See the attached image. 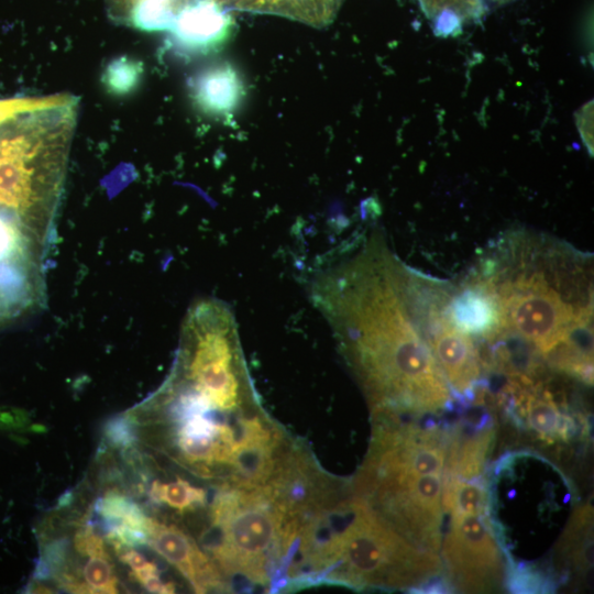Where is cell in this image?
Here are the masks:
<instances>
[{"instance_id": "obj_1", "label": "cell", "mask_w": 594, "mask_h": 594, "mask_svg": "<svg viewBox=\"0 0 594 594\" xmlns=\"http://www.w3.org/2000/svg\"><path fill=\"white\" fill-rule=\"evenodd\" d=\"M441 280L400 261L382 233L318 273L311 298L374 413L420 417L452 404L428 343Z\"/></svg>"}, {"instance_id": "obj_2", "label": "cell", "mask_w": 594, "mask_h": 594, "mask_svg": "<svg viewBox=\"0 0 594 594\" xmlns=\"http://www.w3.org/2000/svg\"><path fill=\"white\" fill-rule=\"evenodd\" d=\"M592 265L590 255L562 241L515 231L492 246L474 273L497 300L502 319L498 337H516L556 370L590 383Z\"/></svg>"}, {"instance_id": "obj_3", "label": "cell", "mask_w": 594, "mask_h": 594, "mask_svg": "<svg viewBox=\"0 0 594 594\" xmlns=\"http://www.w3.org/2000/svg\"><path fill=\"white\" fill-rule=\"evenodd\" d=\"M486 487L510 586L546 588V571L560 566L562 542L579 509L572 483L544 457L519 451L496 463Z\"/></svg>"}, {"instance_id": "obj_4", "label": "cell", "mask_w": 594, "mask_h": 594, "mask_svg": "<svg viewBox=\"0 0 594 594\" xmlns=\"http://www.w3.org/2000/svg\"><path fill=\"white\" fill-rule=\"evenodd\" d=\"M442 572L438 553L408 541L353 493L314 515L302 544L304 584L414 590Z\"/></svg>"}, {"instance_id": "obj_5", "label": "cell", "mask_w": 594, "mask_h": 594, "mask_svg": "<svg viewBox=\"0 0 594 594\" xmlns=\"http://www.w3.org/2000/svg\"><path fill=\"white\" fill-rule=\"evenodd\" d=\"M293 517L288 499L272 481L251 488L226 486L211 507L206 548L233 579L279 588Z\"/></svg>"}, {"instance_id": "obj_6", "label": "cell", "mask_w": 594, "mask_h": 594, "mask_svg": "<svg viewBox=\"0 0 594 594\" xmlns=\"http://www.w3.org/2000/svg\"><path fill=\"white\" fill-rule=\"evenodd\" d=\"M440 553L447 582L462 592L499 588L507 578L506 561L488 512L449 513Z\"/></svg>"}, {"instance_id": "obj_7", "label": "cell", "mask_w": 594, "mask_h": 594, "mask_svg": "<svg viewBox=\"0 0 594 594\" xmlns=\"http://www.w3.org/2000/svg\"><path fill=\"white\" fill-rule=\"evenodd\" d=\"M452 288L433 306L428 323V343L454 396L473 399L482 383V366L474 339L450 320L448 302Z\"/></svg>"}, {"instance_id": "obj_8", "label": "cell", "mask_w": 594, "mask_h": 594, "mask_svg": "<svg viewBox=\"0 0 594 594\" xmlns=\"http://www.w3.org/2000/svg\"><path fill=\"white\" fill-rule=\"evenodd\" d=\"M234 23L227 8L213 0L188 3L168 30L167 44L183 56L208 55L221 48Z\"/></svg>"}, {"instance_id": "obj_9", "label": "cell", "mask_w": 594, "mask_h": 594, "mask_svg": "<svg viewBox=\"0 0 594 594\" xmlns=\"http://www.w3.org/2000/svg\"><path fill=\"white\" fill-rule=\"evenodd\" d=\"M147 543L173 564L198 593L223 590L221 573L195 540L174 525L148 518Z\"/></svg>"}, {"instance_id": "obj_10", "label": "cell", "mask_w": 594, "mask_h": 594, "mask_svg": "<svg viewBox=\"0 0 594 594\" xmlns=\"http://www.w3.org/2000/svg\"><path fill=\"white\" fill-rule=\"evenodd\" d=\"M452 323L472 339H496L502 331L501 311L488 285L473 273L458 289L452 287L448 302Z\"/></svg>"}, {"instance_id": "obj_11", "label": "cell", "mask_w": 594, "mask_h": 594, "mask_svg": "<svg viewBox=\"0 0 594 594\" xmlns=\"http://www.w3.org/2000/svg\"><path fill=\"white\" fill-rule=\"evenodd\" d=\"M244 92L241 76L227 62L200 70L190 81L194 103L201 112L216 118H232Z\"/></svg>"}, {"instance_id": "obj_12", "label": "cell", "mask_w": 594, "mask_h": 594, "mask_svg": "<svg viewBox=\"0 0 594 594\" xmlns=\"http://www.w3.org/2000/svg\"><path fill=\"white\" fill-rule=\"evenodd\" d=\"M94 510L116 550L147 543L148 518L127 496L110 492L96 501Z\"/></svg>"}, {"instance_id": "obj_13", "label": "cell", "mask_w": 594, "mask_h": 594, "mask_svg": "<svg viewBox=\"0 0 594 594\" xmlns=\"http://www.w3.org/2000/svg\"><path fill=\"white\" fill-rule=\"evenodd\" d=\"M343 0H217L228 9L286 16L314 26L329 24Z\"/></svg>"}, {"instance_id": "obj_14", "label": "cell", "mask_w": 594, "mask_h": 594, "mask_svg": "<svg viewBox=\"0 0 594 594\" xmlns=\"http://www.w3.org/2000/svg\"><path fill=\"white\" fill-rule=\"evenodd\" d=\"M518 416L542 440H566L574 430L573 419L563 414L548 392L522 391L516 398Z\"/></svg>"}, {"instance_id": "obj_15", "label": "cell", "mask_w": 594, "mask_h": 594, "mask_svg": "<svg viewBox=\"0 0 594 594\" xmlns=\"http://www.w3.org/2000/svg\"><path fill=\"white\" fill-rule=\"evenodd\" d=\"M438 35H454L464 25L479 21L486 0H418Z\"/></svg>"}, {"instance_id": "obj_16", "label": "cell", "mask_w": 594, "mask_h": 594, "mask_svg": "<svg viewBox=\"0 0 594 594\" xmlns=\"http://www.w3.org/2000/svg\"><path fill=\"white\" fill-rule=\"evenodd\" d=\"M144 76L142 61L129 55L112 58L101 73V85L106 92L125 97L136 90Z\"/></svg>"}, {"instance_id": "obj_17", "label": "cell", "mask_w": 594, "mask_h": 594, "mask_svg": "<svg viewBox=\"0 0 594 594\" xmlns=\"http://www.w3.org/2000/svg\"><path fill=\"white\" fill-rule=\"evenodd\" d=\"M151 496L174 509L187 510L205 503L206 491L177 479L169 483L155 481L151 488Z\"/></svg>"}, {"instance_id": "obj_18", "label": "cell", "mask_w": 594, "mask_h": 594, "mask_svg": "<svg viewBox=\"0 0 594 594\" xmlns=\"http://www.w3.org/2000/svg\"><path fill=\"white\" fill-rule=\"evenodd\" d=\"M82 573L85 593H118V580L109 557H89Z\"/></svg>"}, {"instance_id": "obj_19", "label": "cell", "mask_w": 594, "mask_h": 594, "mask_svg": "<svg viewBox=\"0 0 594 594\" xmlns=\"http://www.w3.org/2000/svg\"><path fill=\"white\" fill-rule=\"evenodd\" d=\"M103 431L108 441L120 449L131 448L138 440L136 429L127 417L111 418L105 425Z\"/></svg>"}, {"instance_id": "obj_20", "label": "cell", "mask_w": 594, "mask_h": 594, "mask_svg": "<svg viewBox=\"0 0 594 594\" xmlns=\"http://www.w3.org/2000/svg\"><path fill=\"white\" fill-rule=\"evenodd\" d=\"M75 549L87 557H109L102 538L92 529L86 527L75 535Z\"/></svg>"}, {"instance_id": "obj_21", "label": "cell", "mask_w": 594, "mask_h": 594, "mask_svg": "<svg viewBox=\"0 0 594 594\" xmlns=\"http://www.w3.org/2000/svg\"><path fill=\"white\" fill-rule=\"evenodd\" d=\"M492 2H495V3H506V2H509V1H513V0H491Z\"/></svg>"}]
</instances>
